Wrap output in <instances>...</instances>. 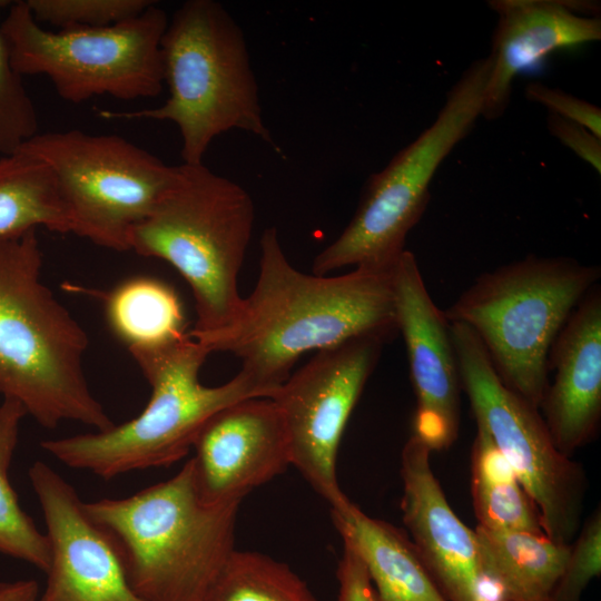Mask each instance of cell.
<instances>
[{"instance_id":"cell-1","label":"cell","mask_w":601,"mask_h":601,"mask_svg":"<svg viewBox=\"0 0 601 601\" xmlns=\"http://www.w3.org/2000/svg\"><path fill=\"white\" fill-rule=\"evenodd\" d=\"M259 246L256 285L234 322L193 337L209 354L238 357L240 371L268 397L303 354L364 336L387 341L397 331L392 268L355 267L338 276L303 273L288 262L274 226L263 231Z\"/></svg>"},{"instance_id":"cell-2","label":"cell","mask_w":601,"mask_h":601,"mask_svg":"<svg viewBox=\"0 0 601 601\" xmlns=\"http://www.w3.org/2000/svg\"><path fill=\"white\" fill-rule=\"evenodd\" d=\"M37 230L0 239V393L46 428L115 425L83 370L88 337L41 279Z\"/></svg>"},{"instance_id":"cell-3","label":"cell","mask_w":601,"mask_h":601,"mask_svg":"<svg viewBox=\"0 0 601 601\" xmlns=\"http://www.w3.org/2000/svg\"><path fill=\"white\" fill-rule=\"evenodd\" d=\"M164 82L169 96L154 108L99 110L105 119L174 122L184 164H203L210 144L243 130L274 145L262 114L259 88L244 32L215 0H188L168 21L161 39Z\"/></svg>"},{"instance_id":"cell-4","label":"cell","mask_w":601,"mask_h":601,"mask_svg":"<svg viewBox=\"0 0 601 601\" xmlns=\"http://www.w3.org/2000/svg\"><path fill=\"white\" fill-rule=\"evenodd\" d=\"M239 505L204 503L191 460L134 495L83 502L116 542L129 584L145 601L204 599L235 550Z\"/></svg>"},{"instance_id":"cell-5","label":"cell","mask_w":601,"mask_h":601,"mask_svg":"<svg viewBox=\"0 0 601 601\" xmlns=\"http://www.w3.org/2000/svg\"><path fill=\"white\" fill-rule=\"evenodd\" d=\"M151 387L135 418L106 431L45 440L41 447L62 464L105 480L181 460L205 423L221 408L249 397H268L239 371L219 386H205L199 371L209 352L190 334L154 347L129 349Z\"/></svg>"},{"instance_id":"cell-6","label":"cell","mask_w":601,"mask_h":601,"mask_svg":"<svg viewBox=\"0 0 601 601\" xmlns=\"http://www.w3.org/2000/svg\"><path fill=\"white\" fill-rule=\"evenodd\" d=\"M254 221V201L244 187L204 162H183L171 187L135 228L130 249L167 262L189 285L197 314L191 336L216 333L234 322Z\"/></svg>"},{"instance_id":"cell-7","label":"cell","mask_w":601,"mask_h":601,"mask_svg":"<svg viewBox=\"0 0 601 601\" xmlns=\"http://www.w3.org/2000/svg\"><path fill=\"white\" fill-rule=\"evenodd\" d=\"M600 276L569 257L530 255L480 275L444 315L469 326L503 384L540 410L551 347Z\"/></svg>"},{"instance_id":"cell-8","label":"cell","mask_w":601,"mask_h":601,"mask_svg":"<svg viewBox=\"0 0 601 601\" xmlns=\"http://www.w3.org/2000/svg\"><path fill=\"white\" fill-rule=\"evenodd\" d=\"M489 67L487 57L475 60L452 86L431 126L370 176L347 226L315 256L313 274L346 266L393 267L427 206L436 170L481 117Z\"/></svg>"},{"instance_id":"cell-9","label":"cell","mask_w":601,"mask_h":601,"mask_svg":"<svg viewBox=\"0 0 601 601\" xmlns=\"http://www.w3.org/2000/svg\"><path fill=\"white\" fill-rule=\"evenodd\" d=\"M168 21L154 2L140 16L114 26L48 30L22 0L10 4L0 31L21 77L46 76L62 99L80 104L104 95L122 100L159 96Z\"/></svg>"},{"instance_id":"cell-10","label":"cell","mask_w":601,"mask_h":601,"mask_svg":"<svg viewBox=\"0 0 601 601\" xmlns=\"http://www.w3.org/2000/svg\"><path fill=\"white\" fill-rule=\"evenodd\" d=\"M21 151L51 170L63 203L69 233L122 252L131 235L174 184L178 165L118 135L79 129L37 134Z\"/></svg>"},{"instance_id":"cell-11","label":"cell","mask_w":601,"mask_h":601,"mask_svg":"<svg viewBox=\"0 0 601 601\" xmlns=\"http://www.w3.org/2000/svg\"><path fill=\"white\" fill-rule=\"evenodd\" d=\"M450 334L476 425L535 503L544 533L570 544L579 532L588 489L584 470L558 450L539 408L503 384L475 333L450 322Z\"/></svg>"},{"instance_id":"cell-12","label":"cell","mask_w":601,"mask_h":601,"mask_svg":"<svg viewBox=\"0 0 601 601\" xmlns=\"http://www.w3.org/2000/svg\"><path fill=\"white\" fill-rule=\"evenodd\" d=\"M385 342L364 336L318 351L270 396L285 422L292 465L329 508L347 499L337 479L338 446Z\"/></svg>"},{"instance_id":"cell-13","label":"cell","mask_w":601,"mask_h":601,"mask_svg":"<svg viewBox=\"0 0 601 601\" xmlns=\"http://www.w3.org/2000/svg\"><path fill=\"white\" fill-rule=\"evenodd\" d=\"M28 475L50 544L39 601H145L129 584L116 542L89 518L76 489L42 461Z\"/></svg>"},{"instance_id":"cell-14","label":"cell","mask_w":601,"mask_h":601,"mask_svg":"<svg viewBox=\"0 0 601 601\" xmlns=\"http://www.w3.org/2000/svg\"><path fill=\"white\" fill-rule=\"evenodd\" d=\"M391 276L416 396L412 435L431 452L441 451L455 442L460 426L461 381L450 322L432 300L412 252L401 254Z\"/></svg>"},{"instance_id":"cell-15","label":"cell","mask_w":601,"mask_h":601,"mask_svg":"<svg viewBox=\"0 0 601 601\" xmlns=\"http://www.w3.org/2000/svg\"><path fill=\"white\" fill-rule=\"evenodd\" d=\"M193 449L196 487L209 505L240 503L292 464L282 412L265 396L240 400L215 413Z\"/></svg>"},{"instance_id":"cell-16","label":"cell","mask_w":601,"mask_h":601,"mask_svg":"<svg viewBox=\"0 0 601 601\" xmlns=\"http://www.w3.org/2000/svg\"><path fill=\"white\" fill-rule=\"evenodd\" d=\"M431 450L411 435L401 454L403 522L447 601H495L481 566L475 532L455 514L435 477Z\"/></svg>"},{"instance_id":"cell-17","label":"cell","mask_w":601,"mask_h":601,"mask_svg":"<svg viewBox=\"0 0 601 601\" xmlns=\"http://www.w3.org/2000/svg\"><path fill=\"white\" fill-rule=\"evenodd\" d=\"M555 375L540 408L564 455L595 439L601 421V292L593 286L574 308L549 353Z\"/></svg>"},{"instance_id":"cell-18","label":"cell","mask_w":601,"mask_h":601,"mask_svg":"<svg viewBox=\"0 0 601 601\" xmlns=\"http://www.w3.org/2000/svg\"><path fill=\"white\" fill-rule=\"evenodd\" d=\"M583 4L556 0H495L497 14L481 116L493 120L506 110L514 78L550 53L598 41L601 20L580 13Z\"/></svg>"},{"instance_id":"cell-19","label":"cell","mask_w":601,"mask_h":601,"mask_svg":"<svg viewBox=\"0 0 601 601\" xmlns=\"http://www.w3.org/2000/svg\"><path fill=\"white\" fill-rule=\"evenodd\" d=\"M333 523L363 563L377 601H447L403 531L364 513L348 497L331 508Z\"/></svg>"},{"instance_id":"cell-20","label":"cell","mask_w":601,"mask_h":601,"mask_svg":"<svg viewBox=\"0 0 601 601\" xmlns=\"http://www.w3.org/2000/svg\"><path fill=\"white\" fill-rule=\"evenodd\" d=\"M481 566L500 601H549L568 560L571 543L544 533L499 531L477 525Z\"/></svg>"},{"instance_id":"cell-21","label":"cell","mask_w":601,"mask_h":601,"mask_svg":"<svg viewBox=\"0 0 601 601\" xmlns=\"http://www.w3.org/2000/svg\"><path fill=\"white\" fill-rule=\"evenodd\" d=\"M45 227L69 233L55 177L41 160L21 151L0 157V239Z\"/></svg>"},{"instance_id":"cell-22","label":"cell","mask_w":601,"mask_h":601,"mask_svg":"<svg viewBox=\"0 0 601 601\" xmlns=\"http://www.w3.org/2000/svg\"><path fill=\"white\" fill-rule=\"evenodd\" d=\"M471 493L477 525L499 531L544 533L535 503L480 426L471 454Z\"/></svg>"},{"instance_id":"cell-23","label":"cell","mask_w":601,"mask_h":601,"mask_svg":"<svg viewBox=\"0 0 601 601\" xmlns=\"http://www.w3.org/2000/svg\"><path fill=\"white\" fill-rule=\"evenodd\" d=\"M109 324L128 349L168 344L185 335V317L176 293L165 283L129 279L106 298Z\"/></svg>"},{"instance_id":"cell-24","label":"cell","mask_w":601,"mask_h":601,"mask_svg":"<svg viewBox=\"0 0 601 601\" xmlns=\"http://www.w3.org/2000/svg\"><path fill=\"white\" fill-rule=\"evenodd\" d=\"M24 415L27 412L18 401L3 397L0 403V553L46 572L50 563L48 536L21 509L8 476Z\"/></svg>"},{"instance_id":"cell-25","label":"cell","mask_w":601,"mask_h":601,"mask_svg":"<svg viewBox=\"0 0 601 601\" xmlns=\"http://www.w3.org/2000/svg\"><path fill=\"white\" fill-rule=\"evenodd\" d=\"M201 601H321L285 563L234 550Z\"/></svg>"},{"instance_id":"cell-26","label":"cell","mask_w":601,"mask_h":601,"mask_svg":"<svg viewBox=\"0 0 601 601\" xmlns=\"http://www.w3.org/2000/svg\"><path fill=\"white\" fill-rule=\"evenodd\" d=\"M35 20L59 29L104 28L140 16L151 0H24Z\"/></svg>"},{"instance_id":"cell-27","label":"cell","mask_w":601,"mask_h":601,"mask_svg":"<svg viewBox=\"0 0 601 601\" xmlns=\"http://www.w3.org/2000/svg\"><path fill=\"white\" fill-rule=\"evenodd\" d=\"M8 3L0 0V10ZM37 131L35 105L12 67L8 42L0 31V155L14 154Z\"/></svg>"},{"instance_id":"cell-28","label":"cell","mask_w":601,"mask_h":601,"mask_svg":"<svg viewBox=\"0 0 601 601\" xmlns=\"http://www.w3.org/2000/svg\"><path fill=\"white\" fill-rule=\"evenodd\" d=\"M578 533L549 601H580L591 580L601 573L600 506L591 513Z\"/></svg>"},{"instance_id":"cell-29","label":"cell","mask_w":601,"mask_h":601,"mask_svg":"<svg viewBox=\"0 0 601 601\" xmlns=\"http://www.w3.org/2000/svg\"><path fill=\"white\" fill-rule=\"evenodd\" d=\"M525 96L529 100L544 106L550 114L582 125L601 138V110L597 106L540 82L528 85Z\"/></svg>"},{"instance_id":"cell-30","label":"cell","mask_w":601,"mask_h":601,"mask_svg":"<svg viewBox=\"0 0 601 601\" xmlns=\"http://www.w3.org/2000/svg\"><path fill=\"white\" fill-rule=\"evenodd\" d=\"M548 128L564 146L601 173V138L582 125L553 114H549Z\"/></svg>"},{"instance_id":"cell-31","label":"cell","mask_w":601,"mask_h":601,"mask_svg":"<svg viewBox=\"0 0 601 601\" xmlns=\"http://www.w3.org/2000/svg\"><path fill=\"white\" fill-rule=\"evenodd\" d=\"M336 577L338 581V601H377L363 563L354 551L347 546H344Z\"/></svg>"},{"instance_id":"cell-32","label":"cell","mask_w":601,"mask_h":601,"mask_svg":"<svg viewBox=\"0 0 601 601\" xmlns=\"http://www.w3.org/2000/svg\"><path fill=\"white\" fill-rule=\"evenodd\" d=\"M38 583L33 580L0 582V601H39Z\"/></svg>"},{"instance_id":"cell-33","label":"cell","mask_w":601,"mask_h":601,"mask_svg":"<svg viewBox=\"0 0 601 601\" xmlns=\"http://www.w3.org/2000/svg\"><path fill=\"white\" fill-rule=\"evenodd\" d=\"M495 601H500V600H495Z\"/></svg>"}]
</instances>
